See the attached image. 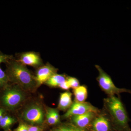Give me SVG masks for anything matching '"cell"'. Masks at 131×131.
Listing matches in <instances>:
<instances>
[{
    "mask_svg": "<svg viewBox=\"0 0 131 131\" xmlns=\"http://www.w3.org/2000/svg\"><path fill=\"white\" fill-rule=\"evenodd\" d=\"M104 110L109 117L114 131H131L130 119L120 97L116 95L105 98Z\"/></svg>",
    "mask_w": 131,
    "mask_h": 131,
    "instance_id": "1",
    "label": "cell"
},
{
    "mask_svg": "<svg viewBox=\"0 0 131 131\" xmlns=\"http://www.w3.org/2000/svg\"><path fill=\"white\" fill-rule=\"evenodd\" d=\"M6 73L9 82L18 85L24 90L31 91L37 86L35 76L26 67L14 58L6 63Z\"/></svg>",
    "mask_w": 131,
    "mask_h": 131,
    "instance_id": "2",
    "label": "cell"
},
{
    "mask_svg": "<svg viewBox=\"0 0 131 131\" xmlns=\"http://www.w3.org/2000/svg\"><path fill=\"white\" fill-rule=\"evenodd\" d=\"M3 89L0 96V103L5 109L9 111L16 110L25 101V94L18 85H8Z\"/></svg>",
    "mask_w": 131,
    "mask_h": 131,
    "instance_id": "3",
    "label": "cell"
},
{
    "mask_svg": "<svg viewBox=\"0 0 131 131\" xmlns=\"http://www.w3.org/2000/svg\"><path fill=\"white\" fill-rule=\"evenodd\" d=\"M99 73L96 78L100 88L108 96L117 95L119 97L121 93H127L131 94V90L119 88L115 85L110 76L101 68L100 66L95 65Z\"/></svg>",
    "mask_w": 131,
    "mask_h": 131,
    "instance_id": "4",
    "label": "cell"
},
{
    "mask_svg": "<svg viewBox=\"0 0 131 131\" xmlns=\"http://www.w3.org/2000/svg\"><path fill=\"white\" fill-rule=\"evenodd\" d=\"M45 116L43 108L37 103L27 107L22 114V119L25 123L31 126H42L44 122Z\"/></svg>",
    "mask_w": 131,
    "mask_h": 131,
    "instance_id": "5",
    "label": "cell"
},
{
    "mask_svg": "<svg viewBox=\"0 0 131 131\" xmlns=\"http://www.w3.org/2000/svg\"><path fill=\"white\" fill-rule=\"evenodd\" d=\"M91 112L99 113L101 111L98 108L95 107L89 102H80L75 101L71 106L63 115V118H69L73 116L80 115Z\"/></svg>",
    "mask_w": 131,
    "mask_h": 131,
    "instance_id": "6",
    "label": "cell"
},
{
    "mask_svg": "<svg viewBox=\"0 0 131 131\" xmlns=\"http://www.w3.org/2000/svg\"><path fill=\"white\" fill-rule=\"evenodd\" d=\"M90 131H114L110 119L104 111L96 115L92 121Z\"/></svg>",
    "mask_w": 131,
    "mask_h": 131,
    "instance_id": "7",
    "label": "cell"
},
{
    "mask_svg": "<svg viewBox=\"0 0 131 131\" xmlns=\"http://www.w3.org/2000/svg\"><path fill=\"white\" fill-rule=\"evenodd\" d=\"M98 114L91 112L73 116L70 118V123L80 129L90 131L92 121Z\"/></svg>",
    "mask_w": 131,
    "mask_h": 131,
    "instance_id": "8",
    "label": "cell"
},
{
    "mask_svg": "<svg viewBox=\"0 0 131 131\" xmlns=\"http://www.w3.org/2000/svg\"><path fill=\"white\" fill-rule=\"evenodd\" d=\"M18 57V59L17 60L26 66L28 65L39 68L43 64L40 54L35 52H23L20 54Z\"/></svg>",
    "mask_w": 131,
    "mask_h": 131,
    "instance_id": "9",
    "label": "cell"
},
{
    "mask_svg": "<svg viewBox=\"0 0 131 131\" xmlns=\"http://www.w3.org/2000/svg\"><path fill=\"white\" fill-rule=\"evenodd\" d=\"M57 69L49 63L39 67L35 76L37 86L45 83L52 76L57 73Z\"/></svg>",
    "mask_w": 131,
    "mask_h": 131,
    "instance_id": "10",
    "label": "cell"
},
{
    "mask_svg": "<svg viewBox=\"0 0 131 131\" xmlns=\"http://www.w3.org/2000/svg\"><path fill=\"white\" fill-rule=\"evenodd\" d=\"M72 96V93L69 91L61 94L58 105L59 110L65 111L70 108L73 103Z\"/></svg>",
    "mask_w": 131,
    "mask_h": 131,
    "instance_id": "11",
    "label": "cell"
},
{
    "mask_svg": "<svg viewBox=\"0 0 131 131\" xmlns=\"http://www.w3.org/2000/svg\"><path fill=\"white\" fill-rule=\"evenodd\" d=\"M73 93L75 96V101L84 102L88 97V89L85 85L80 86L73 89Z\"/></svg>",
    "mask_w": 131,
    "mask_h": 131,
    "instance_id": "12",
    "label": "cell"
},
{
    "mask_svg": "<svg viewBox=\"0 0 131 131\" xmlns=\"http://www.w3.org/2000/svg\"><path fill=\"white\" fill-rule=\"evenodd\" d=\"M67 78L65 75L60 74L57 73L52 76L45 83L49 86L58 87L60 84L67 80Z\"/></svg>",
    "mask_w": 131,
    "mask_h": 131,
    "instance_id": "13",
    "label": "cell"
},
{
    "mask_svg": "<svg viewBox=\"0 0 131 131\" xmlns=\"http://www.w3.org/2000/svg\"><path fill=\"white\" fill-rule=\"evenodd\" d=\"M53 129L54 131H88L80 129L71 123L60 124Z\"/></svg>",
    "mask_w": 131,
    "mask_h": 131,
    "instance_id": "14",
    "label": "cell"
},
{
    "mask_svg": "<svg viewBox=\"0 0 131 131\" xmlns=\"http://www.w3.org/2000/svg\"><path fill=\"white\" fill-rule=\"evenodd\" d=\"M16 122L14 118L6 115L0 121V127L5 131L11 130L10 127Z\"/></svg>",
    "mask_w": 131,
    "mask_h": 131,
    "instance_id": "15",
    "label": "cell"
},
{
    "mask_svg": "<svg viewBox=\"0 0 131 131\" xmlns=\"http://www.w3.org/2000/svg\"><path fill=\"white\" fill-rule=\"evenodd\" d=\"M9 82V79L6 72L0 68V89H3L7 86Z\"/></svg>",
    "mask_w": 131,
    "mask_h": 131,
    "instance_id": "16",
    "label": "cell"
},
{
    "mask_svg": "<svg viewBox=\"0 0 131 131\" xmlns=\"http://www.w3.org/2000/svg\"><path fill=\"white\" fill-rule=\"evenodd\" d=\"M46 115L47 122L49 125L51 126L57 125L58 126L59 125L54 118V115L52 112L51 108H49L48 109Z\"/></svg>",
    "mask_w": 131,
    "mask_h": 131,
    "instance_id": "17",
    "label": "cell"
},
{
    "mask_svg": "<svg viewBox=\"0 0 131 131\" xmlns=\"http://www.w3.org/2000/svg\"><path fill=\"white\" fill-rule=\"evenodd\" d=\"M67 81L70 88L73 89L77 88L80 86L79 80L76 78L69 77L67 78Z\"/></svg>",
    "mask_w": 131,
    "mask_h": 131,
    "instance_id": "18",
    "label": "cell"
},
{
    "mask_svg": "<svg viewBox=\"0 0 131 131\" xmlns=\"http://www.w3.org/2000/svg\"><path fill=\"white\" fill-rule=\"evenodd\" d=\"M14 58L12 55L4 54L0 51V65L2 63H6Z\"/></svg>",
    "mask_w": 131,
    "mask_h": 131,
    "instance_id": "19",
    "label": "cell"
},
{
    "mask_svg": "<svg viewBox=\"0 0 131 131\" xmlns=\"http://www.w3.org/2000/svg\"><path fill=\"white\" fill-rule=\"evenodd\" d=\"M29 125L25 123H21L14 131H28Z\"/></svg>",
    "mask_w": 131,
    "mask_h": 131,
    "instance_id": "20",
    "label": "cell"
},
{
    "mask_svg": "<svg viewBox=\"0 0 131 131\" xmlns=\"http://www.w3.org/2000/svg\"><path fill=\"white\" fill-rule=\"evenodd\" d=\"M51 110L55 119L58 124L60 125L61 124V120H60V115L59 114L58 110L56 109L53 108H51Z\"/></svg>",
    "mask_w": 131,
    "mask_h": 131,
    "instance_id": "21",
    "label": "cell"
},
{
    "mask_svg": "<svg viewBox=\"0 0 131 131\" xmlns=\"http://www.w3.org/2000/svg\"><path fill=\"white\" fill-rule=\"evenodd\" d=\"M44 127L42 126L29 125L28 131H43Z\"/></svg>",
    "mask_w": 131,
    "mask_h": 131,
    "instance_id": "22",
    "label": "cell"
},
{
    "mask_svg": "<svg viewBox=\"0 0 131 131\" xmlns=\"http://www.w3.org/2000/svg\"><path fill=\"white\" fill-rule=\"evenodd\" d=\"M58 87L61 88V89L64 90H68L70 88L67 80L60 84L59 86Z\"/></svg>",
    "mask_w": 131,
    "mask_h": 131,
    "instance_id": "23",
    "label": "cell"
},
{
    "mask_svg": "<svg viewBox=\"0 0 131 131\" xmlns=\"http://www.w3.org/2000/svg\"><path fill=\"white\" fill-rule=\"evenodd\" d=\"M4 111L3 108H0V121L1 120L3 117Z\"/></svg>",
    "mask_w": 131,
    "mask_h": 131,
    "instance_id": "24",
    "label": "cell"
},
{
    "mask_svg": "<svg viewBox=\"0 0 131 131\" xmlns=\"http://www.w3.org/2000/svg\"><path fill=\"white\" fill-rule=\"evenodd\" d=\"M49 131H54V129H52V130H51Z\"/></svg>",
    "mask_w": 131,
    "mask_h": 131,
    "instance_id": "25",
    "label": "cell"
},
{
    "mask_svg": "<svg viewBox=\"0 0 131 131\" xmlns=\"http://www.w3.org/2000/svg\"><path fill=\"white\" fill-rule=\"evenodd\" d=\"M12 131L11 130H9V131Z\"/></svg>",
    "mask_w": 131,
    "mask_h": 131,
    "instance_id": "26",
    "label": "cell"
}]
</instances>
